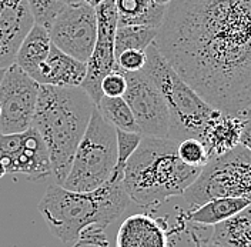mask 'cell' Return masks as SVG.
<instances>
[{
    "label": "cell",
    "instance_id": "cell-7",
    "mask_svg": "<svg viewBox=\"0 0 251 247\" xmlns=\"http://www.w3.org/2000/svg\"><path fill=\"white\" fill-rule=\"evenodd\" d=\"M219 197L251 201V152L241 144L211 159L181 194L190 210Z\"/></svg>",
    "mask_w": 251,
    "mask_h": 247
},
{
    "label": "cell",
    "instance_id": "cell-21",
    "mask_svg": "<svg viewBox=\"0 0 251 247\" xmlns=\"http://www.w3.org/2000/svg\"><path fill=\"white\" fill-rule=\"evenodd\" d=\"M97 110L100 114L111 123L116 129L125 130V132H133L140 133V129L137 122L133 116L131 109L126 103L123 97H106L103 96L101 100L97 103Z\"/></svg>",
    "mask_w": 251,
    "mask_h": 247
},
{
    "label": "cell",
    "instance_id": "cell-20",
    "mask_svg": "<svg viewBox=\"0 0 251 247\" xmlns=\"http://www.w3.org/2000/svg\"><path fill=\"white\" fill-rule=\"evenodd\" d=\"M250 204V200L241 197H219L208 200L193 210H188L187 216L194 223L213 227L221 221L235 216Z\"/></svg>",
    "mask_w": 251,
    "mask_h": 247
},
{
    "label": "cell",
    "instance_id": "cell-37",
    "mask_svg": "<svg viewBox=\"0 0 251 247\" xmlns=\"http://www.w3.org/2000/svg\"><path fill=\"white\" fill-rule=\"evenodd\" d=\"M0 113H1V106H0Z\"/></svg>",
    "mask_w": 251,
    "mask_h": 247
},
{
    "label": "cell",
    "instance_id": "cell-30",
    "mask_svg": "<svg viewBox=\"0 0 251 247\" xmlns=\"http://www.w3.org/2000/svg\"><path fill=\"white\" fill-rule=\"evenodd\" d=\"M197 247H223L217 245V243H214V242H211V240H208V242H204L201 245H199Z\"/></svg>",
    "mask_w": 251,
    "mask_h": 247
},
{
    "label": "cell",
    "instance_id": "cell-35",
    "mask_svg": "<svg viewBox=\"0 0 251 247\" xmlns=\"http://www.w3.org/2000/svg\"><path fill=\"white\" fill-rule=\"evenodd\" d=\"M67 3H81V1H86V0H66Z\"/></svg>",
    "mask_w": 251,
    "mask_h": 247
},
{
    "label": "cell",
    "instance_id": "cell-19",
    "mask_svg": "<svg viewBox=\"0 0 251 247\" xmlns=\"http://www.w3.org/2000/svg\"><path fill=\"white\" fill-rule=\"evenodd\" d=\"M211 242L223 247H251V204L213 226Z\"/></svg>",
    "mask_w": 251,
    "mask_h": 247
},
{
    "label": "cell",
    "instance_id": "cell-29",
    "mask_svg": "<svg viewBox=\"0 0 251 247\" xmlns=\"http://www.w3.org/2000/svg\"><path fill=\"white\" fill-rule=\"evenodd\" d=\"M72 247H106V246H100V245H96V243H92V242H86V240H76Z\"/></svg>",
    "mask_w": 251,
    "mask_h": 247
},
{
    "label": "cell",
    "instance_id": "cell-1",
    "mask_svg": "<svg viewBox=\"0 0 251 247\" xmlns=\"http://www.w3.org/2000/svg\"><path fill=\"white\" fill-rule=\"evenodd\" d=\"M154 45L211 108H251V0H172Z\"/></svg>",
    "mask_w": 251,
    "mask_h": 247
},
{
    "label": "cell",
    "instance_id": "cell-13",
    "mask_svg": "<svg viewBox=\"0 0 251 247\" xmlns=\"http://www.w3.org/2000/svg\"><path fill=\"white\" fill-rule=\"evenodd\" d=\"M97 16V37L93 52L86 62L87 73L81 83V89L89 94V97L97 103L101 100L103 93L100 89L101 80L116 69L114 55V36L117 29V12L114 0H104L96 7Z\"/></svg>",
    "mask_w": 251,
    "mask_h": 247
},
{
    "label": "cell",
    "instance_id": "cell-36",
    "mask_svg": "<svg viewBox=\"0 0 251 247\" xmlns=\"http://www.w3.org/2000/svg\"><path fill=\"white\" fill-rule=\"evenodd\" d=\"M4 70H6V69H0V83H1V79H3V75H4Z\"/></svg>",
    "mask_w": 251,
    "mask_h": 247
},
{
    "label": "cell",
    "instance_id": "cell-32",
    "mask_svg": "<svg viewBox=\"0 0 251 247\" xmlns=\"http://www.w3.org/2000/svg\"><path fill=\"white\" fill-rule=\"evenodd\" d=\"M153 3H156V4H161V6H167L172 0H151Z\"/></svg>",
    "mask_w": 251,
    "mask_h": 247
},
{
    "label": "cell",
    "instance_id": "cell-33",
    "mask_svg": "<svg viewBox=\"0 0 251 247\" xmlns=\"http://www.w3.org/2000/svg\"><path fill=\"white\" fill-rule=\"evenodd\" d=\"M241 117H243V119H251V108L247 109L246 111H243Z\"/></svg>",
    "mask_w": 251,
    "mask_h": 247
},
{
    "label": "cell",
    "instance_id": "cell-8",
    "mask_svg": "<svg viewBox=\"0 0 251 247\" xmlns=\"http://www.w3.org/2000/svg\"><path fill=\"white\" fill-rule=\"evenodd\" d=\"M40 84L16 63L4 70L0 83V133H22L31 127Z\"/></svg>",
    "mask_w": 251,
    "mask_h": 247
},
{
    "label": "cell",
    "instance_id": "cell-18",
    "mask_svg": "<svg viewBox=\"0 0 251 247\" xmlns=\"http://www.w3.org/2000/svg\"><path fill=\"white\" fill-rule=\"evenodd\" d=\"M50 47L51 40L49 30L34 23L16 53L15 63L31 78L47 59Z\"/></svg>",
    "mask_w": 251,
    "mask_h": 247
},
{
    "label": "cell",
    "instance_id": "cell-15",
    "mask_svg": "<svg viewBox=\"0 0 251 247\" xmlns=\"http://www.w3.org/2000/svg\"><path fill=\"white\" fill-rule=\"evenodd\" d=\"M87 73V64L72 57L51 43L45 63L31 76L39 84L57 87H78Z\"/></svg>",
    "mask_w": 251,
    "mask_h": 247
},
{
    "label": "cell",
    "instance_id": "cell-2",
    "mask_svg": "<svg viewBox=\"0 0 251 247\" xmlns=\"http://www.w3.org/2000/svg\"><path fill=\"white\" fill-rule=\"evenodd\" d=\"M94 108L93 100L80 86L40 84L31 127L39 132L46 144L53 183L62 186L67 177Z\"/></svg>",
    "mask_w": 251,
    "mask_h": 247
},
{
    "label": "cell",
    "instance_id": "cell-3",
    "mask_svg": "<svg viewBox=\"0 0 251 247\" xmlns=\"http://www.w3.org/2000/svg\"><path fill=\"white\" fill-rule=\"evenodd\" d=\"M177 144L167 137L143 136L123 176L130 201L144 210H153L174 197H181L197 179L201 169L186 165L178 157Z\"/></svg>",
    "mask_w": 251,
    "mask_h": 247
},
{
    "label": "cell",
    "instance_id": "cell-14",
    "mask_svg": "<svg viewBox=\"0 0 251 247\" xmlns=\"http://www.w3.org/2000/svg\"><path fill=\"white\" fill-rule=\"evenodd\" d=\"M33 26L27 0H0V69L15 63L16 53Z\"/></svg>",
    "mask_w": 251,
    "mask_h": 247
},
{
    "label": "cell",
    "instance_id": "cell-6",
    "mask_svg": "<svg viewBox=\"0 0 251 247\" xmlns=\"http://www.w3.org/2000/svg\"><path fill=\"white\" fill-rule=\"evenodd\" d=\"M117 162L116 127L94 108L84 136L73 156L63 187L72 192H92L109 182Z\"/></svg>",
    "mask_w": 251,
    "mask_h": 247
},
{
    "label": "cell",
    "instance_id": "cell-25",
    "mask_svg": "<svg viewBox=\"0 0 251 247\" xmlns=\"http://www.w3.org/2000/svg\"><path fill=\"white\" fill-rule=\"evenodd\" d=\"M177 153H178V157L191 167L203 169L210 162L207 150L199 139H184L178 141Z\"/></svg>",
    "mask_w": 251,
    "mask_h": 247
},
{
    "label": "cell",
    "instance_id": "cell-34",
    "mask_svg": "<svg viewBox=\"0 0 251 247\" xmlns=\"http://www.w3.org/2000/svg\"><path fill=\"white\" fill-rule=\"evenodd\" d=\"M7 173H6V167H4V165L1 163V160H0V179L3 177V176H6Z\"/></svg>",
    "mask_w": 251,
    "mask_h": 247
},
{
    "label": "cell",
    "instance_id": "cell-28",
    "mask_svg": "<svg viewBox=\"0 0 251 247\" xmlns=\"http://www.w3.org/2000/svg\"><path fill=\"white\" fill-rule=\"evenodd\" d=\"M240 144L247 147L251 152V119H246L243 130H241V137H240Z\"/></svg>",
    "mask_w": 251,
    "mask_h": 247
},
{
    "label": "cell",
    "instance_id": "cell-9",
    "mask_svg": "<svg viewBox=\"0 0 251 247\" xmlns=\"http://www.w3.org/2000/svg\"><path fill=\"white\" fill-rule=\"evenodd\" d=\"M49 34L57 49L86 63L97 37L96 9L87 1L67 3L49 27Z\"/></svg>",
    "mask_w": 251,
    "mask_h": 247
},
{
    "label": "cell",
    "instance_id": "cell-31",
    "mask_svg": "<svg viewBox=\"0 0 251 247\" xmlns=\"http://www.w3.org/2000/svg\"><path fill=\"white\" fill-rule=\"evenodd\" d=\"M86 1H87V3H89L90 6H93L94 9H96V7H97V6H99L100 3H103L104 0H86Z\"/></svg>",
    "mask_w": 251,
    "mask_h": 247
},
{
    "label": "cell",
    "instance_id": "cell-22",
    "mask_svg": "<svg viewBox=\"0 0 251 247\" xmlns=\"http://www.w3.org/2000/svg\"><path fill=\"white\" fill-rule=\"evenodd\" d=\"M157 29L146 26H117L114 36V55L116 57L130 49L147 50L157 36Z\"/></svg>",
    "mask_w": 251,
    "mask_h": 247
},
{
    "label": "cell",
    "instance_id": "cell-24",
    "mask_svg": "<svg viewBox=\"0 0 251 247\" xmlns=\"http://www.w3.org/2000/svg\"><path fill=\"white\" fill-rule=\"evenodd\" d=\"M31 15L34 17V23L40 25L43 27L51 26L56 16L63 10V7L67 4L66 0H27Z\"/></svg>",
    "mask_w": 251,
    "mask_h": 247
},
{
    "label": "cell",
    "instance_id": "cell-23",
    "mask_svg": "<svg viewBox=\"0 0 251 247\" xmlns=\"http://www.w3.org/2000/svg\"><path fill=\"white\" fill-rule=\"evenodd\" d=\"M116 139H117V162L110 180H123L126 165L131 155L136 152L137 146L140 144L143 135L116 129Z\"/></svg>",
    "mask_w": 251,
    "mask_h": 247
},
{
    "label": "cell",
    "instance_id": "cell-16",
    "mask_svg": "<svg viewBox=\"0 0 251 247\" xmlns=\"http://www.w3.org/2000/svg\"><path fill=\"white\" fill-rule=\"evenodd\" d=\"M246 119L219 111L207 124L200 141L204 144L208 159H216L233 150L240 144L241 130Z\"/></svg>",
    "mask_w": 251,
    "mask_h": 247
},
{
    "label": "cell",
    "instance_id": "cell-10",
    "mask_svg": "<svg viewBox=\"0 0 251 247\" xmlns=\"http://www.w3.org/2000/svg\"><path fill=\"white\" fill-rule=\"evenodd\" d=\"M123 75L127 82L123 99L131 109L141 135L167 137L170 127L169 109L156 83L144 70Z\"/></svg>",
    "mask_w": 251,
    "mask_h": 247
},
{
    "label": "cell",
    "instance_id": "cell-5",
    "mask_svg": "<svg viewBox=\"0 0 251 247\" xmlns=\"http://www.w3.org/2000/svg\"><path fill=\"white\" fill-rule=\"evenodd\" d=\"M147 62L144 72L149 75L163 94L170 116L167 139H201L210 120L220 110L211 108L191 86L177 75L158 52L154 42L146 50Z\"/></svg>",
    "mask_w": 251,
    "mask_h": 247
},
{
    "label": "cell",
    "instance_id": "cell-26",
    "mask_svg": "<svg viewBox=\"0 0 251 247\" xmlns=\"http://www.w3.org/2000/svg\"><path fill=\"white\" fill-rule=\"evenodd\" d=\"M147 62V55L146 50H136L130 49L122 52L116 57V69L122 73H133V72H140L144 69Z\"/></svg>",
    "mask_w": 251,
    "mask_h": 247
},
{
    "label": "cell",
    "instance_id": "cell-12",
    "mask_svg": "<svg viewBox=\"0 0 251 247\" xmlns=\"http://www.w3.org/2000/svg\"><path fill=\"white\" fill-rule=\"evenodd\" d=\"M147 212L131 215L120 224L116 247H173L176 237H187L190 221L183 210H178L174 226L167 216H154L153 210Z\"/></svg>",
    "mask_w": 251,
    "mask_h": 247
},
{
    "label": "cell",
    "instance_id": "cell-4",
    "mask_svg": "<svg viewBox=\"0 0 251 247\" xmlns=\"http://www.w3.org/2000/svg\"><path fill=\"white\" fill-rule=\"evenodd\" d=\"M128 203L123 180H109L92 192H72L51 182L37 209L54 237L62 243H75L86 227L114 223Z\"/></svg>",
    "mask_w": 251,
    "mask_h": 247
},
{
    "label": "cell",
    "instance_id": "cell-27",
    "mask_svg": "<svg viewBox=\"0 0 251 247\" xmlns=\"http://www.w3.org/2000/svg\"><path fill=\"white\" fill-rule=\"evenodd\" d=\"M126 87H127V82H126L125 75L119 72L117 69L110 72L109 75L101 80V84H100L101 93L106 97H123Z\"/></svg>",
    "mask_w": 251,
    "mask_h": 247
},
{
    "label": "cell",
    "instance_id": "cell-11",
    "mask_svg": "<svg viewBox=\"0 0 251 247\" xmlns=\"http://www.w3.org/2000/svg\"><path fill=\"white\" fill-rule=\"evenodd\" d=\"M0 160L7 174H22L30 182L51 177L46 144L34 127L13 135L0 133Z\"/></svg>",
    "mask_w": 251,
    "mask_h": 247
},
{
    "label": "cell",
    "instance_id": "cell-17",
    "mask_svg": "<svg viewBox=\"0 0 251 247\" xmlns=\"http://www.w3.org/2000/svg\"><path fill=\"white\" fill-rule=\"evenodd\" d=\"M117 26H146L160 29L167 6L151 0H114Z\"/></svg>",
    "mask_w": 251,
    "mask_h": 247
}]
</instances>
